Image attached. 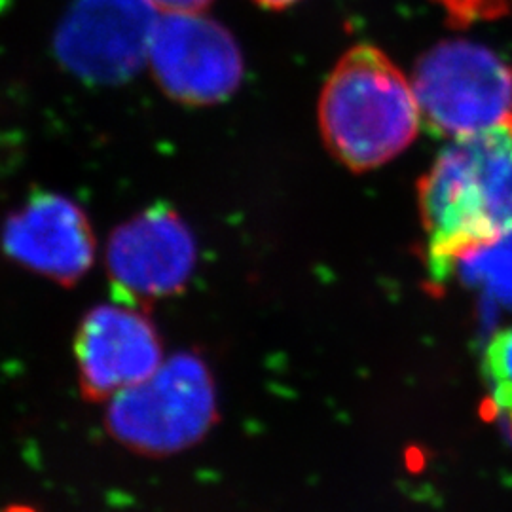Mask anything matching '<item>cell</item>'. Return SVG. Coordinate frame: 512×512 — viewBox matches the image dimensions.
Listing matches in <instances>:
<instances>
[{
	"label": "cell",
	"mask_w": 512,
	"mask_h": 512,
	"mask_svg": "<svg viewBox=\"0 0 512 512\" xmlns=\"http://www.w3.org/2000/svg\"><path fill=\"white\" fill-rule=\"evenodd\" d=\"M427 266L435 283L512 228V120L450 139L418 184Z\"/></svg>",
	"instance_id": "cell-1"
},
{
	"label": "cell",
	"mask_w": 512,
	"mask_h": 512,
	"mask_svg": "<svg viewBox=\"0 0 512 512\" xmlns=\"http://www.w3.org/2000/svg\"><path fill=\"white\" fill-rule=\"evenodd\" d=\"M420 124L412 80L370 44L351 48L336 63L319 99L323 139L353 171L397 158L412 145Z\"/></svg>",
	"instance_id": "cell-2"
},
{
	"label": "cell",
	"mask_w": 512,
	"mask_h": 512,
	"mask_svg": "<svg viewBox=\"0 0 512 512\" xmlns=\"http://www.w3.org/2000/svg\"><path fill=\"white\" fill-rule=\"evenodd\" d=\"M421 120L437 135L456 139L512 120V69L492 50L448 40L416 63L412 78Z\"/></svg>",
	"instance_id": "cell-3"
},
{
	"label": "cell",
	"mask_w": 512,
	"mask_h": 512,
	"mask_svg": "<svg viewBox=\"0 0 512 512\" xmlns=\"http://www.w3.org/2000/svg\"><path fill=\"white\" fill-rule=\"evenodd\" d=\"M215 416L213 385L202 363L173 359L110 399L109 427L135 450L164 454L200 439Z\"/></svg>",
	"instance_id": "cell-4"
},
{
	"label": "cell",
	"mask_w": 512,
	"mask_h": 512,
	"mask_svg": "<svg viewBox=\"0 0 512 512\" xmlns=\"http://www.w3.org/2000/svg\"><path fill=\"white\" fill-rule=\"evenodd\" d=\"M147 63L162 90L186 105L224 101L243 78L236 38L202 12H162Z\"/></svg>",
	"instance_id": "cell-5"
},
{
	"label": "cell",
	"mask_w": 512,
	"mask_h": 512,
	"mask_svg": "<svg viewBox=\"0 0 512 512\" xmlns=\"http://www.w3.org/2000/svg\"><path fill=\"white\" fill-rule=\"evenodd\" d=\"M158 16L150 0H73L55 33V54L86 82H128L147 63Z\"/></svg>",
	"instance_id": "cell-6"
},
{
	"label": "cell",
	"mask_w": 512,
	"mask_h": 512,
	"mask_svg": "<svg viewBox=\"0 0 512 512\" xmlns=\"http://www.w3.org/2000/svg\"><path fill=\"white\" fill-rule=\"evenodd\" d=\"M194 266V236L167 205L150 207L110 236L107 270L116 300L145 306L181 293Z\"/></svg>",
	"instance_id": "cell-7"
},
{
	"label": "cell",
	"mask_w": 512,
	"mask_h": 512,
	"mask_svg": "<svg viewBox=\"0 0 512 512\" xmlns=\"http://www.w3.org/2000/svg\"><path fill=\"white\" fill-rule=\"evenodd\" d=\"M74 349L82 389L93 401L116 397L164 365L154 325L122 300L101 304L84 317Z\"/></svg>",
	"instance_id": "cell-8"
},
{
	"label": "cell",
	"mask_w": 512,
	"mask_h": 512,
	"mask_svg": "<svg viewBox=\"0 0 512 512\" xmlns=\"http://www.w3.org/2000/svg\"><path fill=\"white\" fill-rule=\"evenodd\" d=\"M2 245L21 266L63 285L78 281L95 258L86 213L54 192H38L8 219Z\"/></svg>",
	"instance_id": "cell-9"
},
{
	"label": "cell",
	"mask_w": 512,
	"mask_h": 512,
	"mask_svg": "<svg viewBox=\"0 0 512 512\" xmlns=\"http://www.w3.org/2000/svg\"><path fill=\"white\" fill-rule=\"evenodd\" d=\"M456 268H465L473 281L486 285L497 296H512V228L467 253Z\"/></svg>",
	"instance_id": "cell-10"
},
{
	"label": "cell",
	"mask_w": 512,
	"mask_h": 512,
	"mask_svg": "<svg viewBox=\"0 0 512 512\" xmlns=\"http://www.w3.org/2000/svg\"><path fill=\"white\" fill-rule=\"evenodd\" d=\"M484 374L497 414L512 433V329L497 332L484 353Z\"/></svg>",
	"instance_id": "cell-11"
},
{
	"label": "cell",
	"mask_w": 512,
	"mask_h": 512,
	"mask_svg": "<svg viewBox=\"0 0 512 512\" xmlns=\"http://www.w3.org/2000/svg\"><path fill=\"white\" fill-rule=\"evenodd\" d=\"M162 12H202L211 0H150Z\"/></svg>",
	"instance_id": "cell-12"
},
{
	"label": "cell",
	"mask_w": 512,
	"mask_h": 512,
	"mask_svg": "<svg viewBox=\"0 0 512 512\" xmlns=\"http://www.w3.org/2000/svg\"><path fill=\"white\" fill-rule=\"evenodd\" d=\"M256 4L260 6H266V8H274V10H281V8H287V6H293L300 0H255Z\"/></svg>",
	"instance_id": "cell-13"
},
{
	"label": "cell",
	"mask_w": 512,
	"mask_h": 512,
	"mask_svg": "<svg viewBox=\"0 0 512 512\" xmlns=\"http://www.w3.org/2000/svg\"><path fill=\"white\" fill-rule=\"evenodd\" d=\"M4 512H35L33 509H29V507H10V509H6Z\"/></svg>",
	"instance_id": "cell-14"
}]
</instances>
